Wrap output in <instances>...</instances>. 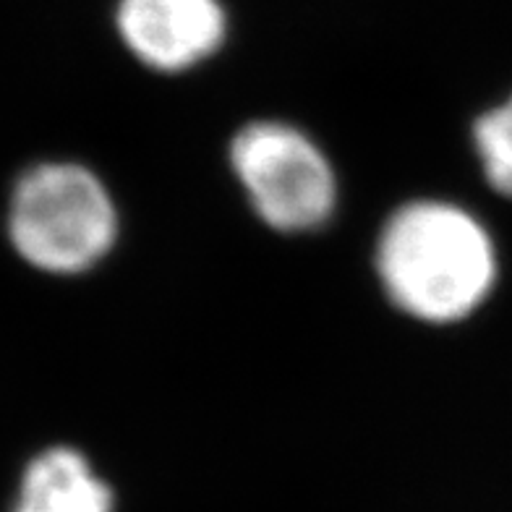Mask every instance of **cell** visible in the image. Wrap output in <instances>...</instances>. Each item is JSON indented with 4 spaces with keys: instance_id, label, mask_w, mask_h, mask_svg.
I'll list each match as a JSON object with an SVG mask.
<instances>
[{
    "instance_id": "6da1fadb",
    "label": "cell",
    "mask_w": 512,
    "mask_h": 512,
    "mask_svg": "<svg viewBox=\"0 0 512 512\" xmlns=\"http://www.w3.org/2000/svg\"><path fill=\"white\" fill-rule=\"evenodd\" d=\"M374 267L384 296L426 324L468 319L499 277L489 228L445 199H413L395 209L379 230Z\"/></svg>"
},
{
    "instance_id": "7a4b0ae2",
    "label": "cell",
    "mask_w": 512,
    "mask_h": 512,
    "mask_svg": "<svg viewBox=\"0 0 512 512\" xmlns=\"http://www.w3.org/2000/svg\"><path fill=\"white\" fill-rule=\"evenodd\" d=\"M8 238L34 270L84 275L113 251L118 207L95 170L79 162H40L16 181Z\"/></svg>"
},
{
    "instance_id": "3957f363",
    "label": "cell",
    "mask_w": 512,
    "mask_h": 512,
    "mask_svg": "<svg viewBox=\"0 0 512 512\" xmlns=\"http://www.w3.org/2000/svg\"><path fill=\"white\" fill-rule=\"evenodd\" d=\"M230 168L254 215L288 236L314 233L337 209V176L314 139L285 121H254L230 142Z\"/></svg>"
},
{
    "instance_id": "277c9868",
    "label": "cell",
    "mask_w": 512,
    "mask_h": 512,
    "mask_svg": "<svg viewBox=\"0 0 512 512\" xmlns=\"http://www.w3.org/2000/svg\"><path fill=\"white\" fill-rule=\"evenodd\" d=\"M115 27L142 66L181 74L223 48L228 19L220 0H118Z\"/></svg>"
},
{
    "instance_id": "5b68a950",
    "label": "cell",
    "mask_w": 512,
    "mask_h": 512,
    "mask_svg": "<svg viewBox=\"0 0 512 512\" xmlns=\"http://www.w3.org/2000/svg\"><path fill=\"white\" fill-rule=\"evenodd\" d=\"M11 512H115V497L84 452L58 445L29 460Z\"/></svg>"
},
{
    "instance_id": "8992f818",
    "label": "cell",
    "mask_w": 512,
    "mask_h": 512,
    "mask_svg": "<svg viewBox=\"0 0 512 512\" xmlns=\"http://www.w3.org/2000/svg\"><path fill=\"white\" fill-rule=\"evenodd\" d=\"M473 149L486 183L499 196L512 199V95L476 118Z\"/></svg>"
}]
</instances>
